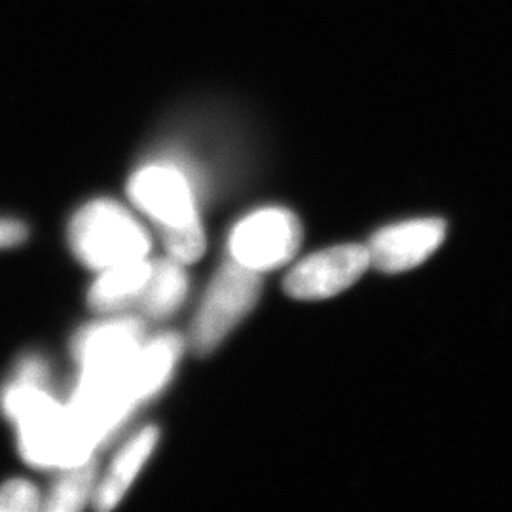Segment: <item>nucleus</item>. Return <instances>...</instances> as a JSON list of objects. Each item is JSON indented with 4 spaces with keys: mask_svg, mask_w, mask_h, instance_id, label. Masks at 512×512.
<instances>
[{
    "mask_svg": "<svg viewBox=\"0 0 512 512\" xmlns=\"http://www.w3.org/2000/svg\"><path fill=\"white\" fill-rule=\"evenodd\" d=\"M29 238V228L25 222L10 217H0V249L18 247Z\"/></svg>",
    "mask_w": 512,
    "mask_h": 512,
    "instance_id": "obj_15",
    "label": "nucleus"
},
{
    "mask_svg": "<svg viewBox=\"0 0 512 512\" xmlns=\"http://www.w3.org/2000/svg\"><path fill=\"white\" fill-rule=\"evenodd\" d=\"M262 294L260 272L226 262L203 294L202 306L190 330V346L198 355H209L226 336L255 310Z\"/></svg>",
    "mask_w": 512,
    "mask_h": 512,
    "instance_id": "obj_4",
    "label": "nucleus"
},
{
    "mask_svg": "<svg viewBox=\"0 0 512 512\" xmlns=\"http://www.w3.org/2000/svg\"><path fill=\"white\" fill-rule=\"evenodd\" d=\"M160 440V429L147 425L122 446L110 463L109 473L97 484L95 509L101 512L112 511L128 494L133 480L143 471L148 459L152 458Z\"/></svg>",
    "mask_w": 512,
    "mask_h": 512,
    "instance_id": "obj_10",
    "label": "nucleus"
},
{
    "mask_svg": "<svg viewBox=\"0 0 512 512\" xmlns=\"http://www.w3.org/2000/svg\"><path fill=\"white\" fill-rule=\"evenodd\" d=\"M128 196L152 220L169 256L192 264L205 253V230L190 181L177 165H145L128 181Z\"/></svg>",
    "mask_w": 512,
    "mask_h": 512,
    "instance_id": "obj_2",
    "label": "nucleus"
},
{
    "mask_svg": "<svg viewBox=\"0 0 512 512\" xmlns=\"http://www.w3.org/2000/svg\"><path fill=\"white\" fill-rule=\"evenodd\" d=\"M302 245V224L293 211L266 207L239 222L230 236L232 260L255 272L287 264Z\"/></svg>",
    "mask_w": 512,
    "mask_h": 512,
    "instance_id": "obj_5",
    "label": "nucleus"
},
{
    "mask_svg": "<svg viewBox=\"0 0 512 512\" xmlns=\"http://www.w3.org/2000/svg\"><path fill=\"white\" fill-rule=\"evenodd\" d=\"M145 342V325L137 317L114 315L74 334L71 351L80 380L107 382L128 368Z\"/></svg>",
    "mask_w": 512,
    "mask_h": 512,
    "instance_id": "obj_6",
    "label": "nucleus"
},
{
    "mask_svg": "<svg viewBox=\"0 0 512 512\" xmlns=\"http://www.w3.org/2000/svg\"><path fill=\"white\" fill-rule=\"evenodd\" d=\"M370 268L365 245H338L302 260L285 277V293L296 300H325L353 287Z\"/></svg>",
    "mask_w": 512,
    "mask_h": 512,
    "instance_id": "obj_7",
    "label": "nucleus"
},
{
    "mask_svg": "<svg viewBox=\"0 0 512 512\" xmlns=\"http://www.w3.org/2000/svg\"><path fill=\"white\" fill-rule=\"evenodd\" d=\"M183 349V338L173 332L143 342L122 380L129 401L139 406L160 393L171 380Z\"/></svg>",
    "mask_w": 512,
    "mask_h": 512,
    "instance_id": "obj_9",
    "label": "nucleus"
},
{
    "mask_svg": "<svg viewBox=\"0 0 512 512\" xmlns=\"http://www.w3.org/2000/svg\"><path fill=\"white\" fill-rule=\"evenodd\" d=\"M186 294L188 275L184 272L183 262L171 256L154 260L147 285L135 308L148 319H165L183 306Z\"/></svg>",
    "mask_w": 512,
    "mask_h": 512,
    "instance_id": "obj_12",
    "label": "nucleus"
},
{
    "mask_svg": "<svg viewBox=\"0 0 512 512\" xmlns=\"http://www.w3.org/2000/svg\"><path fill=\"white\" fill-rule=\"evenodd\" d=\"M97 461L90 458L63 469L46 494L42 509L48 512H76L84 509L97 490Z\"/></svg>",
    "mask_w": 512,
    "mask_h": 512,
    "instance_id": "obj_13",
    "label": "nucleus"
},
{
    "mask_svg": "<svg viewBox=\"0 0 512 512\" xmlns=\"http://www.w3.org/2000/svg\"><path fill=\"white\" fill-rule=\"evenodd\" d=\"M446 230L440 219L406 220L382 228L366 245L370 266L385 274L414 270L444 243Z\"/></svg>",
    "mask_w": 512,
    "mask_h": 512,
    "instance_id": "obj_8",
    "label": "nucleus"
},
{
    "mask_svg": "<svg viewBox=\"0 0 512 512\" xmlns=\"http://www.w3.org/2000/svg\"><path fill=\"white\" fill-rule=\"evenodd\" d=\"M67 236L78 262L95 272L148 258L152 247L141 222L109 198L82 205L69 222Z\"/></svg>",
    "mask_w": 512,
    "mask_h": 512,
    "instance_id": "obj_3",
    "label": "nucleus"
},
{
    "mask_svg": "<svg viewBox=\"0 0 512 512\" xmlns=\"http://www.w3.org/2000/svg\"><path fill=\"white\" fill-rule=\"evenodd\" d=\"M152 260L143 258L99 272L88 291V306L101 315H116L137 304L147 285Z\"/></svg>",
    "mask_w": 512,
    "mask_h": 512,
    "instance_id": "obj_11",
    "label": "nucleus"
},
{
    "mask_svg": "<svg viewBox=\"0 0 512 512\" xmlns=\"http://www.w3.org/2000/svg\"><path fill=\"white\" fill-rule=\"evenodd\" d=\"M46 361L29 353L0 391V412L18 429L19 454L38 469H67L82 463L65 404L48 389Z\"/></svg>",
    "mask_w": 512,
    "mask_h": 512,
    "instance_id": "obj_1",
    "label": "nucleus"
},
{
    "mask_svg": "<svg viewBox=\"0 0 512 512\" xmlns=\"http://www.w3.org/2000/svg\"><path fill=\"white\" fill-rule=\"evenodd\" d=\"M42 509V495L29 480L14 478L0 486V512H35Z\"/></svg>",
    "mask_w": 512,
    "mask_h": 512,
    "instance_id": "obj_14",
    "label": "nucleus"
}]
</instances>
